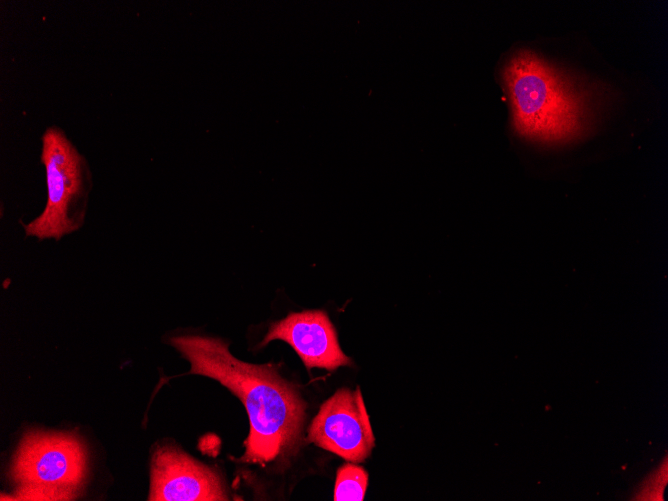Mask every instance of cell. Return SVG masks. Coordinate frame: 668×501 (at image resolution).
<instances>
[{"label":"cell","mask_w":668,"mask_h":501,"mask_svg":"<svg viewBox=\"0 0 668 501\" xmlns=\"http://www.w3.org/2000/svg\"><path fill=\"white\" fill-rule=\"evenodd\" d=\"M168 343L190 363L186 374L218 381L244 405L250 422L239 462H286L299 450L303 437L306 402L298 389L272 364H252L235 358L229 342L219 337L183 333Z\"/></svg>","instance_id":"1"},{"label":"cell","mask_w":668,"mask_h":501,"mask_svg":"<svg viewBox=\"0 0 668 501\" xmlns=\"http://www.w3.org/2000/svg\"><path fill=\"white\" fill-rule=\"evenodd\" d=\"M516 131L529 138L557 141L581 128L582 99L561 75L532 52L516 54L504 69Z\"/></svg>","instance_id":"2"},{"label":"cell","mask_w":668,"mask_h":501,"mask_svg":"<svg viewBox=\"0 0 668 501\" xmlns=\"http://www.w3.org/2000/svg\"><path fill=\"white\" fill-rule=\"evenodd\" d=\"M8 475L9 500H74L87 482V446L74 431H28L15 450Z\"/></svg>","instance_id":"3"},{"label":"cell","mask_w":668,"mask_h":501,"mask_svg":"<svg viewBox=\"0 0 668 501\" xmlns=\"http://www.w3.org/2000/svg\"><path fill=\"white\" fill-rule=\"evenodd\" d=\"M40 161L45 170L46 203L22 227L27 237L59 241L85 223L92 173L86 157L57 125L48 126L41 136Z\"/></svg>","instance_id":"4"},{"label":"cell","mask_w":668,"mask_h":501,"mask_svg":"<svg viewBox=\"0 0 668 501\" xmlns=\"http://www.w3.org/2000/svg\"><path fill=\"white\" fill-rule=\"evenodd\" d=\"M307 438L346 461H365L375 437L360 388H340L324 401L308 427Z\"/></svg>","instance_id":"5"},{"label":"cell","mask_w":668,"mask_h":501,"mask_svg":"<svg viewBox=\"0 0 668 501\" xmlns=\"http://www.w3.org/2000/svg\"><path fill=\"white\" fill-rule=\"evenodd\" d=\"M223 477L174 443L156 446L150 460V501L230 500Z\"/></svg>","instance_id":"6"},{"label":"cell","mask_w":668,"mask_h":501,"mask_svg":"<svg viewBox=\"0 0 668 501\" xmlns=\"http://www.w3.org/2000/svg\"><path fill=\"white\" fill-rule=\"evenodd\" d=\"M273 340L288 343L307 369L316 367L333 371L352 365V360L339 345L333 323L322 310L291 312L272 322L258 347H265Z\"/></svg>","instance_id":"7"},{"label":"cell","mask_w":668,"mask_h":501,"mask_svg":"<svg viewBox=\"0 0 668 501\" xmlns=\"http://www.w3.org/2000/svg\"><path fill=\"white\" fill-rule=\"evenodd\" d=\"M368 486L367 471L355 463H346L336 473L334 501H362Z\"/></svg>","instance_id":"8"}]
</instances>
